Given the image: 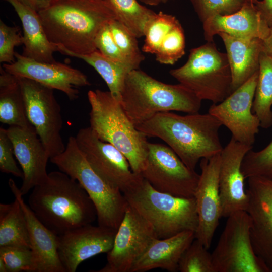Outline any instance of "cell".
Instances as JSON below:
<instances>
[{"label":"cell","instance_id":"cell-1","mask_svg":"<svg viewBox=\"0 0 272 272\" xmlns=\"http://www.w3.org/2000/svg\"><path fill=\"white\" fill-rule=\"evenodd\" d=\"M38 14L51 43L81 55L97 50V34L104 25L117 20L105 0H53Z\"/></svg>","mask_w":272,"mask_h":272},{"label":"cell","instance_id":"cell-2","mask_svg":"<svg viewBox=\"0 0 272 272\" xmlns=\"http://www.w3.org/2000/svg\"><path fill=\"white\" fill-rule=\"evenodd\" d=\"M221 122L209 114L180 115L164 112L136 126L147 137L163 140L190 169L195 170L203 158L221 153Z\"/></svg>","mask_w":272,"mask_h":272},{"label":"cell","instance_id":"cell-3","mask_svg":"<svg viewBox=\"0 0 272 272\" xmlns=\"http://www.w3.org/2000/svg\"><path fill=\"white\" fill-rule=\"evenodd\" d=\"M28 206L38 219L57 235L97 218L95 207L81 184L60 171L48 173L33 189Z\"/></svg>","mask_w":272,"mask_h":272},{"label":"cell","instance_id":"cell-4","mask_svg":"<svg viewBox=\"0 0 272 272\" xmlns=\"http://www.w3.org/2000/svg\"><path fill=\"white\" fill-rule=\"evenodd\" d=\"M201 101L182 84L163 83L139 69L127 75L120 103L136 127L160 112L198 113Z\"/></svg>","mask_w":272,"mask_h":272},{"label":"cell","instance_id":"cell-5","mask_svg":"<svg viewBox=\"0 0 272 272\" xmlns=\"http://www.w3.org/2000/svg\"><path fill=\"white\" fill-rule=\"evenodd\" d=\"M87 97L89 127L100 140L122 153L133 172L141 174L148 153L147 137L136 128L109 91L89 90Z\"/></svg>","mask_w":272,"mask_h":272},{"label":"cell","instance_id":"cell-6","mask_svg":"<svg viewBox=\"0 0 272 272\" xmlns=\"http://www.w3.org/2000/svg\"><path fill=\"white\" fill-rule=\"evenodd\" d=\"M50 160L85 189L95 207L98 225L117 231L128 208L127 201L118 188L92 168L80 150L75 137L70 136L63 152Z\"/></svg>","mask_w":272,"mask_h":272},{"label":"cell","instance_id":"cell-7","mask_svg":"<svg viewBox=\"0 0 272 272\" xmlns=\"http://www.w3.org/2000/svg\"><path fill=\"white\" fill-rule=\"evenodd\" d=\"M124 195L128 205L151 225L159 239L197 230L198 217L194 197L160 192L144 179L136 189Z\"/></svg>","mask_w":272,"mask_h":272},{"label":"cell","instance_id":"cell-8","mask_svg":"<svg viewBox=\"0 0 272 272\" xmlns=\"http://www.w3.org/2000/svg\"><path fill=\"white\" fill-rule=\"evenodd\" d=\"M170 74L201 100L218 103L233 91L227 54L219 51L213 41L191 49L186 62Z\"/></svg>","mask_w":272,"mask_h":272},{"label":"cell","instance_id":"cell-9","mask_svg":"<svg viewBox=\"0 0 272 272\" xmlns=\"http://www.w3.org/2000/svg\"><path fill=\"white\" fill-rule=\"evenodd\" d=\"M251 226V218L246 211H236L227 217L212 253L215 272H269L254 251Z\"/></svg>","mask_w":272,"mask_h":272},{"label":"cell","instance_id":"cell-10","mask_svg":"<svg viewBox=\"0 0 272 272\" xmlns=\"http://www.w3.org/2000/svg\"><path fill=\"white\" fill-rule=\"evenodd\" d=\"M18 78L26 116L50 159L65 148L61 135L63 120L60 106L53 89L28 78Z\"/></svg>","mask_w":272,"mask_h":272},{"label":"cell","instance_id":"cell-11","mask_svg":"<svg viewBox=\"0 0 272 272\" xmlns=\"http://www.w3.org/2000/svg\"><path fill=\"white\" fill-rule=\"evenodd\" d=\"M141 174L157 191L185 198L194 197L200 178L169 147L150 142Z\"/></svg>","mask_w":272,"mask_h":272},{"label":"cell","instance_id":"cell-12","mask_svg":"<svg viewBox=\"0 0 272 272\" xmlns=\"http://www.w3.org/2000/svg\"><path fill=\"white\" fill-rule=\"evenodd\" d=\"M75 138L92 168L124 194L142 183L143 177L133 172L124 154L110 143L100 140L90 127L79 129Z\"/></svg>","mask_w":272,"mask_h":272},{"label":"cell","instance_id":"cell-13","mask_svg":"<svg viewBox=\"0 0 272 272\" xmlns=\"http://www.w3.org/2000/svg\"><path fill=\"white\" fill-rule=\"evenodd\" d=\"M258 71L222 102L213 103L208 113L226 127L236 141L253 146L260 127L252 105Z\"/></svg>","mask_w":272,"mask_h":272},{"label":"cell","instance_id":"cell-14","mask_svg":"<svg viewBox=\"0 0 272 272\" xmlns=\"http://www.w3.org/2000/svg\"><path fill=\"white\" fill-rule=\"evenodd\" d=\"M156 238L151 225L129 205L117 229L105 266L96 272H130Z\"/></svg>","mask_w":272,"mask_h":272},{"label":"cell","instance_id":"cell-15","mask_svg":"<svg viewBox=\"0 0 272 272\" xmlns=\"http://www.w3.org/2000/svg\"><path fill=\"white\" fill-rule=\"evenodd\" d=\"M250 236L256 254L272 272V180L258 176L247 178Z\"/></svg>","mask_w":272,"mask_h":272},{"label":"cell","instance_id":"cell-16","mask_svg":"<svg viewBox=\"0 0 272 272\" xmlns=\"http://www.w3.org/2000/svg\"><path fill=\"white\" fill-rule=\"evenodd\" d=\"M15 60L4 63L5 70L16 76L28 78L52 89L63 92L70 100L79 97L78 87L90 85L80 71L57 61L40 62L15 52Z\"/></svg>","mask_w":272,"mask_h":272},{"label":"cell","instance_id":"cell-17","mask_svg":"<svg viewBox=\"0 0 272 272\" xmlns=\"http://www.w3.org/2000/svg\"><path fill=\"white\" fill-rule=\"evenodd\" d=\"M220 153L200 160L201 174L194 193L198 225L195 238L208 249L221 216L219 175Z\"/></svg>","mask_w":272,"mask_h":272},{"label":"cell","instance_id":"cell-18","mask_svg":"<svg viewBox=\"0 0 272 272\" xmlns=\"http://www.w3.org/2000/svg\"><path fill=\"white\" fill-rule=\"evenodd\" d=\"M116 230L91 224L58 235L57 251L65 272H75L84 261L112 249Z\"/></svg>","mask_w":272,"mask_h":272},{"label":"cell","instance_id":"cell-19","mask_svg":"<svg viewBox=\"0 0 272 272\" xmlns=\"http://www.w3.org/2000/svg\"><path fill=\"white\" fill-rule=\"evenodd\" d=\"M252 146L241 143L231 138L220 153L219 175L221 216L227 218L238 211H246L248 196L244 187L242 163Z\"/></svg>","mask_w":272,"mask_h":272},{"label":"cell","instance_id":"cell-20","mask_svg":"<svg viewBox=\"0 0 272 272\" xmlns=\"http://www.w3.org/2000/svg\"><path fill=\"white\" fill-rule=\"evenodd\" d=\"M6 131L23 173L20 190L24 196L47 178L50 156L34 127L9 126Z\"/></svg>","mask_w":272,"mask_h":272},{"label":"cell","instance_id":"cell-21","mask_svg":"<svg viewBox=\"0 0 272 272\" xmlns=\"http://www.w3.org/2000/svg\"><path fill=\"white\" fill-rule=\"evenodd\" d=\"M8 185L25 215L36 272H65L58 254V235L44 225L25 202L20 188L13 179H9Z\"/></svg>","mask_w":272,"mask_h":272},{"label":"cell","instance_id":"cell-22","mask_svg":"<svg viewBox=\"0 0 272 272\" xmlns=\"http://www.w3.org/2000/svg\"><path fill=\"white\" fill-rule=\"evenodd\" d=\"M203 35L207 42H213L214 37L225 33L237 38L264 39L270 27L263 19L255 5L250 0L238 11L228 15H215L203 23Z\"/></svg>","mask_w":272,"mask_h":272},{"label":"cell","instance_id":"cell-23","mask_svg":"<svg viewBox=\"0 0 272 272\" xmlns=\"http://www.w3.org/2000/svg\"><path fill=\"white\" fill-rule=\"evenodd\" d=\"M195 232L186 231L171 237L155 239L133 266L130 272H145L162 268L178 271L180 259L195 239Z\"/></svg>","mask_w":272,"mask_h":272},{"label":"cell","instance_id":"cell-24","mask_svg":"<svg viewBox=\"0 0 272 272\" xmlns=\"http://www.w3.org/2000/svg\"><path fill=\"white\" fill-rule=\"evenodd\" d=\"M218 35L226 50L234 91L258 71L259 58L263 52L262 39H240L225 33Z\"/></svg>","mask_w":272,"mask_h":272},{"label":"cell","instance_id":"cell-25","mask_svg":"<svg viewBox=\"0 0 272 272\" xmlns=\"http://www.w3.org/2000/svg\"><path fill=\"white\" fill-rule=\"evenodd\" d=\"M17 13L22 25V55L40 62H54L53 54L58 51L56 45L48 39L38 12L16 0H7Z\"/></svg>","mask_w":272,"mask_h":272},{"label":"cell","instance_id":"cell-26","mask_svg":"<svg viewBox=\"0 0 272 272\" xmlns=\"http://www.w3.org/2000/svg\"><path fill=\"white\" fill-rule=\"evenodd\" d=\"M0 121L9 126L33 127L26 116L18 77L0 67Z\"/></svg>","mask_w":272,"mask_h":272},{"label":"cell","instance_id":"cell-27","mask_svg":"<svg viewBox=\"0 0 272 272\" xmlns=\"http://www.w3.org/2000/svg\"><path fill=\"white\" fill-rule=\"evenodd\" d=\"M57 47L58 51L61 53L81 59L92 66L104 80L113 97L120 102L125 79L129 73L132 71L131 69L123 64L108 58L97 50L87 54L81 55L71 53L62 46Z\"/></svg>","mask_w":272,"mask_h":272},{"label":"cell","instance_id":"cell-28","mask_svg":"<svg viewBox=\"0 0 272 272\" xmlns=\"http://www.w3.org/2000/svg\"><path fill=\"white\" fill-rule=\"evenodd\" d=\"M3 246L31 249L27 222L16 198L10 203H0V247Z\"/></svg>","mask_w":272,"mask_h":272},{"label":"cell","instance_id":"cell-29","mask_svg":"<svg viewBox=\"0 0 272 272\" xmlns=\"http://www.w3.org/2000/svg\"><path fill=\"white\" fill-rule=\"evenodd\" d=\"M272 58L264 52L259 58L258 79L252 112L258 117L260 127L272 126Z\"/></svg>","mask_w":272,"mask_h":272},{"label":"cell","instance_id":"cell-30","mask_svg":"<svg viewBox=\"0 0 272 272\" xmlns=\"http://www.w3.org/2000/svg\"><path fill=\"white\" fill-rule=\"evenodd\" d=\"M116 14L117 20L137 38L145 36L146 29L156 15L137 0H105Z\"/></svg>","mask_w":272,"mask_h":272},{"label":"cell","instance_id":"cell-31","mask_svg":"<svg viewBox=\"0 0 272 272\" xmlns=\"http://www.w3.org/2000/svg\"><path fill=\"white\" fill-rule=\"evenodd\" d=\"M110 29L117 45L134 70L139 69L145 56L138 46L137 38L121 22L114 20Z\"/></svg>","mask_w":272,"mask_h":272},{"label":"cell","instance_id":"cell-32","mask_svg":"<svg viewBox=\"0 0 272 272\" xmlns=\"http://www.w3.org/2000/svg\"><path fill=\"white\" fill-rule=\"evenodd\" d=\"M178 22L172 15L162 12L157 13L146 29L142 51L155 54L165 37Z\"/></svg>","mask_w":272,"mask_h":272},{"label":"cell","instance_id":"cell-33","mask_svg":"<svg viewBox=\"0 0 272 272\" xmlns=\"http://www.w3.org/2000/svg\"><path fill=\"white\" fill-rule=\"evenodd\" d=\"M185 38L180 22L168 32L155 53L157 61L164 64H173L185 53Z\"/></svg>","mask_w":272,"mask_h":272},{"label":"cell","instance_id":"cell-34","mask_svg":"<svg viewBox=\"0 0 272 272\" xmlns=\"http://www.w3.org/2000/svg\"><path fill=\"white\" fill-rule=\"evenodd\" d=\"M195 239L183 253L178 264L181 272H215L212 254Z\"/></svg>","mask_w":272,"mask_h":272},{"label":"cell","instance_id":"cell-35","mask_svg":"<svg viewBox=\"0 0 272 272\" xmlns=\"http://www.w3.org/2000/svg\"><path fill=\"white\" fill-rule=\"evenodd\" d=\"M241 170L245 179L258 176L272 180V141L260 151L249 150L243 160Z\"/></svg>","mask_w":272,"mask_h":272},{"label":"cell","instance_id":"cell-36","mask_svg":"<svg viewBox=\"0 0 272 272\" xmlns=\"http://www.w3.org/2000/svg\"><path fill=\"white\" fill-rule=\"evenodd\" d=\"M250 0H190L203 23L215 15H228L240 10Z\"/></svg>","mask_w":272,"mask_h":272},{"label":"cell","instance_id":"cell-37","mask_svg":"<svg viewBox=\"0 0 272 272\" xmlns=\"http://www.w3.org/2000/svg\"><path fill=\"white\" fill-rule=\"evenodd\" d=\"M0 258L4 261L8 272H36L35 260L30 248L0 247Z\"/></svg>","mask_w":272,"mask_h":272},{"label":"cell","instance_id":"cell-38","mask_svg":"<svg viewBox=\"0 0 272 272\" xmlns=\"http://www.w3.org/2000/svg\"><path fill=\"white\" fill-rule=\"evenodd\" d=\"M18 26H9L0 20V62L12 63L15 60V47L23 44Z\"/></svg>","mask_w":272,"mask_h":272},{"label":"cell","instance_id":"cell-39","mask_svg":"<svg viewBox=\"0 0 272 272\" xmlns=\"http://www.w3.org/2000/svg\"><path fill=\"white\" fill-rule=\"evenodd\" d=\"M109 23L104 25L96 37L95 44L97 50L108 58L123 64L133 70L115 42Z\"/></svg>","mask_w":272,"mask_h":272},{"label":"cell","instance_id":"cell-40","mask_svg":"<svg viewBox=\"0 0 272 272\" xmlns=\"http://www.w3.org/2000/svg\"><path fill=\"white\" fill-rule=\"evenodd\" d=\"M14 152L12 143L6 129L0 128V170L1 172L11 174L23 178V173L18 167L14 159Z\"/></svg>","mask_w":272,"mask_h":272},{"label":"cell","instance_id":"cell-41","mask_svg":"<svg viewBox=\"0 0 272 272\" xmlns=\"http://www.w3.org/2000/svg\"><path fill=\"white\" fill-rule=\"evenodd\" d=\"M255 5L263 19L272 26V0H255Z\"/></svg>","mask_w":272,"mask_h":272},{"label":"cell","instance_id":"cell-42","mask_svg":"<svg viewBox=\"0 0 272 272\" xmlns=\"http://www.w3.org/2000/svg\"><path fill=\"white\" fill-rule=\"evenodd\" d=\"M37 12L47 8L53 0H16Z\"/></svg>","mask_w":272,"mask_h":272},{"label":"cell","instance_id":"cell-43","mask_svg":"<svg viewBox=\"0 0 272 272\" xmlns=\"http://www.w3.org/2000/svg\"><path fill=\"white\" fill-rule=\"evenodd\" d=\"M262 41L263 52L272 58V26L268 35Z\"/></svg>","mask_w":272,"mask_h":272},{"label":"cell","instance_id":"cell-44","mask_svg":"<svg viewBox=\"0 0 272 272\" xmlns=\"http://www.w3.org/2000/svg\"><path fill=\"white\" fill-rule=\"evenodd\" d=\"M144 4L156 6L162 4H165L168 2L169 0H140Z\"/></svg>","mask_w":272,"mask_h":272},{"label":"cell","instance_id":"cell-45","mask_svg":"<svg viewBox=\"0 0 272 272\" xmlns=\"http://www.w3.org/2000/svg\"><path fill=\"white\" fill-rule=\"evenodd\" d=\"M0 272H8L6 264L3 260L0 258Z\"/></svg>","mask_w":272,"mask_h":272}]
</instances>
